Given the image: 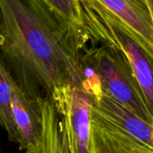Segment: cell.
Returning a JSON list of instances; mask_svg holds the SVG:
<instances>
[{
	"instance_id": "cell-4",
	"label": "cell",
	"mask_w": 153,
	"mask_h": 153,
	"mask_svg": "<svg viewBox=\"0 0 153 153\" xmlns=\"http://www.w3.org/2000/svg\"><path fill=\"white\" fill-rule=\"evenodd\" d=\"M11 106L19 149L25 153H42V116L38 100L26 95L15 81Z\"/></svg>"
},
{
	"instance_id": "cell-1",
	"label": "cell",
	"mask_w": 153,
	"mask_h": 153,
	"mask_svg": "<svg viewBox=\"0 0 153 153\" xmlns=\"http://www.w3.org/2000/svg\"><path fill=\"white\" fill-rule=\"evenodd\" d=\"M86 32L51 12L40 0H0V57L29 97L52 100L86 79Z\"/></svg>"
},
{
	"instance_id": "cell-10",
	"label": "cell",
	"mask_w": 153,
	"mask_h": 153,
	"mask_svg": "<svg viewBox=\"0 0 153 153\" xmlns=\"http://www.w3.org/2000/svg\"><path fill=\"white\" fill-rule=\"evenodd\" d=\"M14 82V79L0 57V125L7 131L8 139L12 142L17 143L18 136L13 119L11 106Z\"/></svg>"
},
{
	"instance_id": "cell-5",
	"label": "cell",
	"mask_w": 153,
	"mask_h": 153,
	"mask_svg": "<svg viewBox=\"0 0 153 153\" xmlns=\"http://www.w3.org/2000/svg\"><path fill=\"white\" fill-rule=\"evenodd\" d=\"M111 13L153 59V21L145 0H94Z\"/></svg>"
},
{
	"instance_id": "cell-6",
	"label": "cell",
	"mask_w": 153,
	"mask_h": 153,
	"mask_svg": "<svg viewBox=\"0 0 153 153\" xmlns=\"http://www.w3.org/2000/svg\"><path fill=\"white\" fill-rule=\"evenodd\" d=\"M106 16L115 41L131 64L146 107L153 119V59L129 35L122 23L107 10Z\"/></svg>"
},
{
	"instance_id": "cell-2",
	"label": "cell",
	"mask_w": 153,
	"mask_h": 153,
	"mask_svg": "<svg viewBox=\"0 0 153 153\" xmlns=\"http://www.w3.org/2000/svg\"><path fill=\"white\" fill-rule=\"evenodd\" d=\"M82 62L97 76L105 95L138 118L153 125L133 70L122 49L92 45L84 50Z\"/></svg>"
},
{
	"instance_id": "cell-3",
	"label": "cell",
	"mask_w": 153,
	"mask_h": 153,
	"mask_svg": "<svg viewBox=\"0 0 153 153\" xmlns=\"http://www.w3.org/2000/svg\"><path fill=\"white\" fill-rule=\"evenodd\" d=\"M85 69L86 79L80 86L66 89L59 98L52 100L68 128L75 153H90L95 90L101 86L97 76L89 68Z\"/></svg>"
},
{
	"instance_id": "cell-9",
	"label": "cell",
	"mask_w": 153,
	"mask_h": 153,
	"mask_svg": "<svg viewBox=\"0 0 153 153\" xmlns=\"http://www.w3.org/2000/svg\"><path fill=\"white\" fill-rule=\"evenodd\" d=\"M37 100L42 116V153H75L68 128L52 99L44 97Z\"/></svg>"
},
{
	"instance_id": "cell-12",
	"label": "cell",
	"mask_w": 153,
	"mask_h": 153,
	"mask_svg": "<svg viewBox=\"0 0 153 153\" xmlns=\"http://www.w3.org/2000/svg\"><path fill=\"white\" fill-rule=\"evenodd\" d=\"M145 1H146L147 7L149 8V14H150L151 18H152V21H153V0H145Z\"/></svg>"
},
{
	"instance_id": "cell-11",
	"label": "cell",
	"mask_w": 153,
	"mask_h": 153,
	"mask_svg": "<svg viewBox=\"0 0 153 153\" xmlns=\"http://www.w3.org/2000/svg\"><path fill=\"white\" fill-rule=\"evenodd\" d=\"M40 1L51 12L68 24L86 32L79 0H40Z\"/></svg>"
},
{
	"instance_id": "cell-7",
	"label": "cell",
	"mask_w": 153,
	"mask_h": 153,
	"mask_svg": "<svg viewBox=\"0 0 153 153\" xmlns=\"http://www.w3.org/2000/svg\"><path fill=\"white\" fill-rule=\"evenodd\" d=\"M90 153H153V148L92 114Z\"/></svg>"
},
{
	"instance_id": "cell-13",
	"label": "cell",
	"mask_w": 153,
	"mask_h": 153,
	"mask_svg": "<svg viewBox=\"0 0 153 153\" xmlns=\"http://www.w3.org/2000/svg\"><path fill=\"white\" fill-rule=\"evenodd\" d=\"M0 153H1V151H0Z\"/></svg>"
},
{
	"instance_id": "cell-8",
	"label": "cell",
	"mask_w": 153,
	"mask_h": 153,
	"mask_svg": "<svg viewBox=\"0 0 153 153\" xmlns=\"http://www.w3.org/2000/svg\"><path fill=\"white\" fill-rule=\"evenodd\" d=\"M92 114L121 127L132 137L153 148V125L138 118L102 89L94 97Z\"/></svg>"
}]
</instances>
